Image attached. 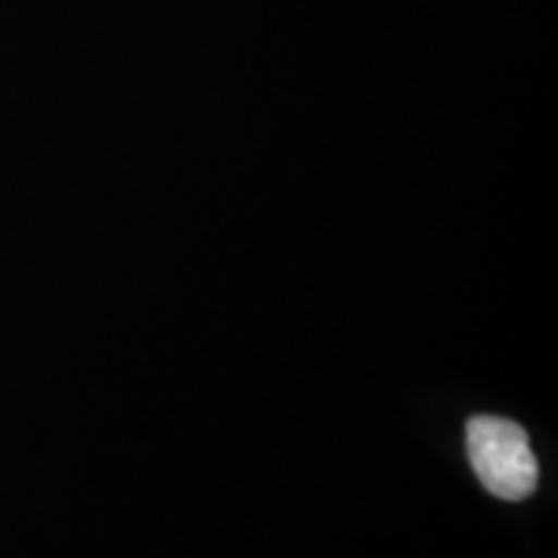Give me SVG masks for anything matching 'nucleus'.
<instances>
[{"label": "nucleus", "instance_id": "f257e3e1", "mask_svg": "<svg viewBox=\"0 0 558 558\" xmlns=\"http://www.w3.org/2000/svg\"><path fill=\"white\" fill-rule=\"evenodd\" d=\"M465 447L475 475L484 484V490H490L494 497L519 502L537 490V457L519 422L499 416L469 418Z\"/></svg>", "mask_w": 558, "mask_h": 558}]
</instances>
